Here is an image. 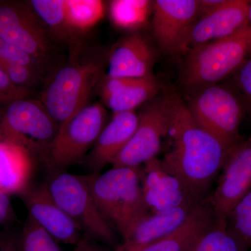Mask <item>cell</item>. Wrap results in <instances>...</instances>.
<instances>
[{
	"mask_svg": "<svg viewBox=\"0 0 251 251\" xmlns=\"http://www.w3.org/2000/svg\"><path fill=\"white\" fill-rule=\"evenodd\" d=\"M0 69L14 85L30 92L36 79V68L0 59Z\"/></svg>",
	"mask_w": 251,
	"mask_h": 251,
	"instance_id": "83f0119b",
	"label": "cell"
},
{
	"mask_svg": "<svg viewBox=\"0 0 251 251\" xmlns=\"http://www.w3.org/2000/svg\"><path fill=\"white\" fill-rule=\"evenodd\" d=\"M152 10L153 1L148 0H115L109 7L112 22L117 27L128 30L145 25Z\"/></svg>",
	"mask_w": 251,
	"mask_h": 251,
	"instance_id": "603a6c76",
	"label": "cell"
},
{
	"mask_svg": "<svg viewBox=\"0 0 251 251\" xmlns=\"http://www.w3.org/2000/svg\"><path fill=\"white\" fill-rule=\"evenodd\" d=\"M32 152L21 144L0 138V189L8 195L21 194L29 186Z\"/></svg>",
	"mask_w": 251,
	"mask_h": 251,
	"instance_id": "d6986e66",
	"label": "cell"
},
{
	"mask_svg": "<svg viewBox=\"0 0 251 251\" xmlns=\"http://www.w3.org/2000/svg\"><path fill=\"white\" fill-rule=\"evenodd\" d=\"M105 118L106 111L101 104H87L59 125L43 156L48 166L60 171L82 159L98 139Z\"/></svg>",
	"mask_w": 251,
	"mask_h": 251,
	"instance_id": "8992f818",
	"label": "cell"
},
{
	"mask_svg": "<svg viewBox=\"0 0 251 251\" xmlns=\"http://www.w3.org/2000/svg\"><path fill=\"white\" fill-rule=\"evenodd\" d=\"M186 106L198 125L228 148L242 140L239 128L244 109L228 87L216 84L196 91Z\"/></svg>",
	"mask_w": 251,
	"mask_h": 251,
	"instance_id": "52a82bcc",
	"label": "cell"
},
{
	"mask_svg": "<svg viewBox=\"0 0 251 251\" xmlns=\"http://www.w3.org/2000/svg\"><path fill=\"white\" fill-rule=\"evenodd\" d=\"M0 251H18V237L0 234Z\"/></svg>",
	"mask_w": 251,
	"mask_h": 251,
	"instance_id": "d6a6232c",
	"label": "cell"
},
{
	"mask_svg": "<svg viewBox=\"0 0 251 251\" xmlns=\"http://www.w3.org/2000/svg\"><path fill=\"white\" fill-rule=\"evenodd\" d=\"M155 53L146 38L140 34L127 36L112 50L108 76L143 78L153 75Z\"/></svg>",
	"mask_w": 251,
	"mask_h": 251,
	"instance_id": "e0dca14e",
	"label": "cell"
},
{
	"mask_svg": "<svg viewBox=\"0 0 251 251\" xmlns=\"http://www.w3.org/2000/svg\"><path fill=\"white\" fill-rule=\"evenodd\" d=\"M191 251H248V248L227 229L214 225L201 236Z\"/></svg>",
	"mask_w": 251,
	"mask_h": 251,
	"instance_id": "484cf974",
	"label": "cell"
},
{
	"mask_svg": "<svg viewBox=\"0 0 251 251\" xmlns=\"http://www.w3.org/2000/svg\"><path fill=\"white\" fill-rule=\"evenodd\" d=\"M251 57V27L191 49L186 53L181 82L190 92L216 85Z\"/></svg>",
	"mask_w": 251,
	"mask_h": 251,
	"instance_id": "3957f363",
	"label": "cell"
},
{
	"mask_svg": "<svg viewBox=\"0 0 251 251\" xmlns=\"http://www.w3.org/2000/svg\"><path fill=\"white\" fill-rule=\"evenodd\" d=\"M170 98L171 121L167 137L171 148L161 163L193 197L202 201L232 148L198 125L179 97L172 94Z\"/></svg>",
	"mask_w": 251,
	"mask_h": 251,
	"instance_id": "6da1fadb",
	"label": "cell"
},
{
	"mask_svg": "<svg viewBox=\"0 0 251 251\" xmlns=\"http://www.w3.org/2000/svg\"><path fill=\"white\" fill-rule=\"evenodd\" d=\"M19 196L29 217L55 240L74 245L80 240V227L55 202L45 184L29 185Z\"/></svg>",
	"mask_w": 251,
	"mask_h": 251,
	"instance_id": "9a60e30c",
	"label": "cell"
},
{
	"mask_svg": "<svg viewBox=\"0 0 251 251\" xmlns=\"http://www.w3.org/2000/svg\"><path fill=\"white\" fill-rule=\"evenodd\" d=\"M198 204L181 206L165 212L149 214L138 221L122 237L123 242L115 251H143L179 227Z\"/></svg>",
	"mask_w": 251,
	"mask_h": 251,
	"instance_id": "2e32d148",
	"label": "cell"
},
{
	"mask_svg": "<svg viewBox=\"0 0 251 251\" xmlns=\"http://www.w3.org/2000/svg\"><path fill=\"white\" fill-rule=\"evenodd\" d=\"M235 82L239 90L251 105V57L236 72Z\"/></svg>",
	"mask_w": 251,
	"mask_h": 251,
	"instance_id": "4dcf8cb0",
	"label": "cell"
},
{
	"mask_svg": "<svg viewBox=\"0 0 251 251\" xmlns=\"http://www.w3.org/2000/svg\"><path fill=\"white\" fill-rule=\"evenodd\" d=\"M103 78L100 63L90 60L68 64L50 79L41 96V103L59 126L87 105Z\"/></svg>",
	"mask_w": 251,
	"mask_h": 251,
	"instance_id": "277c9868",
	"label": "cell"
},
{
	"mask_svg": "<svg viewBox=\"0 0 251 251\" xmlns=\"http://www.w3.org/2000/svg\"><path fill=\"white\" fill-rule=\"evenodd\" d=\"M9 195L0 189V225L4 224L11 218L12 207Z\"/></svg>",
	"mask_w": 251,
	"mask_h": 251,
	"instance_id": "1f68e13d",
	"label": "cell"
},
{
	"mask_svg": "<svg viewBox=\"0 0 251 251\" xmlns=\"http://www.w3.org/2000/svg\"><path fill=\"white\" fill-rule=\"evenodd\" d=\"M74 251H108L104 248L100 247L99 244H96L92 239L88 238L81 239L75 245Z\"/></svg>",
	"mask_w": 251,
	"mask_h": 251,
	"instance_id": "836d02e7",
	"label": "cell"
},
{
	"mask_svg": "<svg viewBox=\"0 0 251 251\" xmlns=\"http://www.w3.org/2000/svg\"><path fill=\"white\" fill-rule=\"evenodd\" d=\"M135 111L114 113L112 120L104 127L89 158V166L94 173L112 162L133 136L138 124Z\"/></svg>",
	"mask_w": 251,
	"mask_h": 251,
	"instance_id": "ac0fdd59",
	"label": "cell"
},
{
	"mask_svg": "<svg viewBox=\"0 0 251 251\" xmlns=\"http://www.w3.org/2000/svg\"><path fill=\"white\" fill-rule=\"evenodd\" d=\"M30 94L14 85L0 69V108L18 99L29 98Z\"/></svg>",
	"mask_w": 251,
	"mask_h": 251,
	"instance_id": "f1b7e54d",
	"label": "cell"
},
{
	"mask_svg": "<svg viewBox=\"0 0 251 251\" xmlns=\"http://www.w3.org/2000/svg\"><path fill=\"white\" fill-rule=\"evenodd\" d=\"M0 36L37 62L50 50L47 29L27 2L0 1Z\"/></svg>",
	"mask_w": 251,
	"mask_h": 251,
	"instance_id": "8fae6325",
	"label": "cell"
},
{
	"mask_svg": "<svg viewBox=\"0 0 251 251\" xmlns=\"http://www.w3.org/2000/svg\"><path fill=\"white\" fill-rule=\"evenodd\" d=\"M248 22H249V26L251 27V1H249V10H248Z\"/></svg>",
	"mask_w": 251,
	"mask_h": 251,
	"instance_id": "e575fe53",
	"label": "cell"
},
{
	"mask_svg": "<svg viewBox=\"0 0 251 251\" xmlns=\"http://www.w3.org/2000/svg\"><path fill=\"white\" fill-rule=\"evenodd\" d=\"M0 59L37 68V61L0 36Z\"/></svg>",
	"mask_w": 251,
	"mask_h": 251,
	"instance_id": "f546056e",
	"label": "cell"
},
{
	"mask_svg": "<svg viewBox=\"0 0 251 251\" xmlns=\"http://www.w3.org/2000/svg\"><path fill=\"white\" fill-rule=\"evenodd\" d=\"M251 190V135L229 150L209 199L217 227L226 228L231 209Z\"/></svg>",
	"mask_w": 251,
	"mask_h": 251,
	"instance_id": "30bf717a",
	"label": "cell"
},
{
	"mask_svg": "<svg viewBox=\"0 0 251 251\" xmlns=\"http://www.w3.org/2000/svg\"><path fill=\"white\" fill-rule=\"evenodd\" d=\"M140 168L112 167L87 176L99 210L122 237L149 214L142 193Z\"/></svg>",
	"mask_w": 251,
	"mask_h": 251,
	"instance_id": "7a4b0ae2",
	"label": "cell"
},
{
	"mask_svg": "<svg viewBox=\"0 0 251 251\" xmlns=\"http://www.w3.org/2000/svg\"><path fill=\"white\" fill-rule=\"evenodd\" d=\"M133 136L112 163V167L140 168L156 158L163 139L168 136L171 121V98L167 96L148 105L138 115Z\"/></svg>",
	"mask_w": 251,
	"mask_h": 251,
	"instance_id": "9c48e42d",
	"label": "cell"
},
{
	"mask_svg": "<svg viewBox=\"0 0 251 251\" xmlns=\"http://www.w3.org/2000/svg\"><path fill=\"white\" fill-rule=\"evenodd\" d=\"M52 171L45 185L61 209L90 237L113 242L111 225L104 219L94 202L87 176Z\"/></svg>",
	"mask_w": 251,
	"mask_h": 251,
	"instance_id": "5b68a950",
	"label": "cell"
},
{
	"mask_svg": "<svg viewBox=\"0 0 251 251\" xmlns=\"http://www.w3.org/2000/svg\"><path fill=\"white\" fill-rule=\"evenodd\" d=\"M27 2L46 29L59 39L68 40L76 34L68 22L66 0H31Z\"/></svg>",
	"mask_w": 251,
	"mask_h": 251,
	"instance_id": "7402d4cb",
	"label": "cell"
},
{
	"mask_svg": "<svg viewBox=\"0 0 251 251\" xmlns=\"http://www.w3.org/2000/svg\"><path fill=\"white\" fill-rule=\"evenodd\" d=\"M199 16L198 0L153 1V34L160 49L167 54H180L185 36Z\"/></svg>",
	"mask_w": 251,
	"mask_h": 251,
	"instance_id": "4fadbf2b",
	"label": "cell"
},
{
	"mask_svg": "<svg viewBox=\"0 0 251 251\" xmlns=\"http://www.w3.org/2000/svg\"><path fill=\"white\" fill-rule=\"evenodd\" d=\"M57 125L41 100L18 99L0 108V138L42 156L58 130Z\"/></svg>",
	"mask_w": 251,
	"mask_h": 251,
	"instance_id": "ba28073f",
	"label": "cell"
},
{
	"mask_svg": "<svg viewBox=\"0 0 251 251\" xmlns=\"http://www.w3.org/2000/svg\"><path fill=\"white\" fill-rule=\"evenodd\" d=\"M226 229L248 249L251 247V190L231 209Z\"/></svg>",
	"mask_w": 251,
	"mask_h": 251,
	"instance_id": "d4e9b609",
	"label": "cell"
},
{
	"mask_svg": "<svg viewBox=\"0 0 251 251\" xmlns=\"http://www.w3.org/2000/svg\"><path fill=\"white\" fill-rule=\"evenodd\" d=\"M249 3L246 0H224L216 9L200 16L186 33L180 54L229 37L248 27Z\"/></svg>",
	"mask_w": 251,
	"mask_h": 251,
	"instance_id": "7c38bea8",
	"label": "cell"
},
{
	"mask_svg": "<svg viewBox=\"0 0 251 251\" xmlns=\"http://www.w3.org/2000/svg\"><path fill=\"white\" fill-rule=\"evenodd\" d=\"M18 251H61L55 239L28 216L18 236Z\"/></svg>",
	"mask_w": 251,
	"mask_h": 251,
	"instance_id": "4316f807",
	"label": "cell"
},
{
	"mask_svg": "<svg viewBox=\"0 0 251 251\" xmlns=\"http://www.w3.org/2000/svg\"><path fill=\"white\" fill-rule=\"evenodd\" d=\"M214 225L210 201L204 200L174 232L141 251H191L201 236Z\"/></svg>",
	"mask_w": 251,
	"mask_h": 251,
	"instance_id": "ffe728a7",
	"label": "cell"
},
{
	"mask_svg": "<svg viewBox=\"0 0 251 251\" xmlns=\"http://www.w3.org/2000/svg\"><path fill=\"white\" fill-rule=\"evenodd\" d=\"M140 174L144 202L150 214L165 212L203 201L193 197L179 179L163 168L161 160L157 158L145 163L143 168H140Z\"/></svg>",
	"mask_w": 251,
	"mask_h": 251,
	"instance_id": "5bb4252c",
	"label": "cell"
},
{
	"mask_svg": "<svg viewBox=\"0 0 251 251\" xmlns=\"http://www.w3.org/2000/svg\"><path fill=\"white\" fill-rule=\"evenodd\" d=\"M161 85L153 75L143 78L127 77L125 83L115 93L104 99L114 113L135 111L159 92Z\"/></svg>",
	"mask_w": 251,
	"mask_h": 251,
	"instance_id": "44dd1931",
	"label": "cell"
},
{
	"mask_svg": "<svg viewBox=\"0 0 251 251\" xmlns=\"http://www.w3.org/2000/svg\"><path fill=\"white\" fill-rule=\"evenodd\" d=\"M69 25L76 33L87 31L105 14V4L99 0H66Z\"/></svg>",
	"mask_w": 251,
	"mask_h": 251,
	"instance_id": "cb8c5ba5",
	"label": "cell"
}]
</instances>
